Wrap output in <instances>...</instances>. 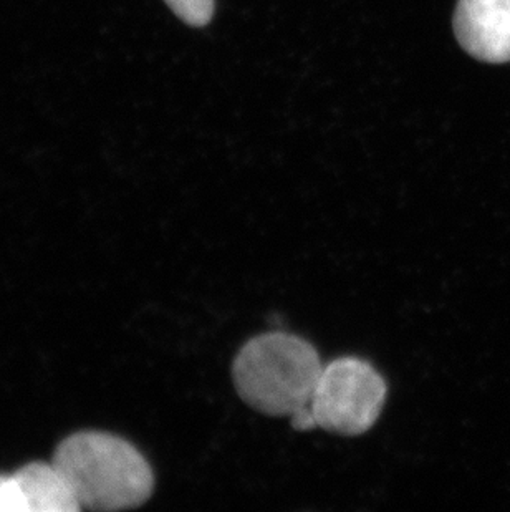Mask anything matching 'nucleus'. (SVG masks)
<instances>
[{"mask_svg":"<svg viewBox=\"0 0 510 512\" xmlns=\"http://www.w3.org/2000/svg\"><path fill=\"white\" fill-rule=\"evenodd\" d=\"M52 461L82 509L138 508L153 493L150 464L120 436L102 431L75 433L58 445Z\"/></svg>","mask_w":510,"mask_h":512,"instance_id":"obj_1","label":"nucleus"},{"mask_svg":"<svg viewBox=\"0 0 510 512\" xmlns=\"http://www.w3.org/2000/svg\"><path fill=\"white\" fill-rule=\"evenodd\" d=\"M323 363L317 348L299 335L274 330L239 350L232 378L242 400L270 416H292L310 405Z\"/></svg>","mask_w":510,"mask_h":512,"instance_id":"obj_2","label":"nucleus"},{"mask_svg":"<svg viewBox=\"0 0 510 512\" xmlns=\"http://www.w3.org/2000/svg\"><path fill=\"white\" fill-rule=\"evenodd\" d=\"M388 387L371 363L340 357L323 365L310 410L318 428L342 436L363 435L375 426Z\"/></svg>","mask_w":510,"mask_h":512,"instance_id":"obj_3","label":"nucleus"},{"mask_svg":"<svg viewBox=\"0 0 510 512\" xmlns=\"http://www.w3.org/2000/svg\"><path fill=\"white\" fill-rule=\"evenodd\" d=\"M80 509L67 479L53 461H35L15 473L0 474V512H77Z\"/></svg>","mask_w":510,"mask_h":512,"instance_id":"obj_4","label":"nucleus"},{"mask_svg":"<svg viewBox=\"0 0 510 512\" xmlns=\"http://www.w3.org/2000/svg\"><path fill=\"white\" fill-rule=\"evenodd\" d=\"M454 32L477 60L510 62V0H458Z\"/></svg>","mask_w":510,"mask_h":512,"instance_id":"obj_5","label":"nucleus"},{"mask_svg":"<svg viewBox=\"0 0 510 512\" xmlns=\"http://www.w3.org/2000/svg\"><path fill=\"white\" fill-rule=\"evenodd\" d=\"M179 19L193 27H203L211 20L214 0H164Z\"/></svg>","mask_w":510,"mask_h":512,"instance_id":"obj_6","label":"nucleus"},{"mask_svg":"<svg viewBox=\"0 0 510 512\" xmlns=\"http://www.w3.org/2000/svg\"><path fill=\"white\" fill-rule=\"evenodd\" d=\"M290 420H292V426L297 431H308L318 428L317 421L313 418L312 410H310V405L305 406L302 410L295 411L294 415L290 416Z\"/></svg>","mask_w":510,"mask_h":512,"instance_id":"obj_7","label":"nucleus"}]
</instances>
